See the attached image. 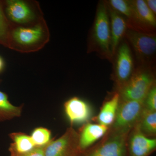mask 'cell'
I'll return each mask as SVG.
<instances>
[{"label":"cell","instance_id":"9","mask_svg":"<svg viewBox=\"0 0 156 156\" xmlns=\"http://www.w3.org/2000/svg\"><path fill=\"white\" fill-rule=\"evenodd\" d=\"M132 17L127 21L128 28L147 33H155L156 15L147 7L145 1H131Z\"/></svg>","mask_w":156,"mask_h":156},{"label":"cell","instance_id":"20","mask_svg":"<svg viewBox=\"0 0 156 156\" xmlns=\"http://www.w3.org/2000/svg\"><path fill=\"white\" fill-rule=\"evenodd\" d=\"M107 5L119 13L123 17H126L127 21L132 17V9L131 1L127 0H110L106 2Z\"/></svg>","mask_w":156,"mask_h":156},{"label":"cell","instance_id":"2","mask_svg":"<svg viewBox=\"0 0 156 156\" xmlns=\"http://www.w3.org/2000/svg\"><path fill=\"white\" fill-rule=\"evenodd\" d=\"M156 84L153 67L139 66L135 69L127 83L117 89L120 99L144 101L151 88Z\"/></svg>","mask_w":156,"mask_h":156},{"label":"cell","instance_id":"10","mask_svg":"<svg viewBox=\"0 0 156 156\" xmlns=\"http://www.w3.org/2000/svg\"><path fill=\"white\" fill-rule=\"evenodd\" d=\"M138 123L128 134L127 144L128 156H149L155 151L156 138L148 137L143 134Z\"/></svg>","mask_w":156,"mask_h":156},{"label":"cell","instance_id":"8","mask_svg":"<svg viewBox=\"0 0 156 156\" xmlns=\"http://www.w3.org/2000/svg\"><path fill=\"white\" fill-rule=\"evenodd\" d=\"M79 133L69 127L60 137L45 146V156H77L79 153Z\"/></svg>","mask_w":156,"mask_h":156},{"label":"cell","instance_id":"26","mask_svg":"<svg viewBox=\"0 0 156 156\" xmlns=\"http://www.w3.org/2000/svg\"><path fill=\"white\" fill-rule=\"evenodd\" d=\"M11 156H13V155H11Z\"/></svg>","mask_w":156,"mask_h":156},{"label":"cell","instance_id":"1","mask_svg":"<svg viewBox=\"0 0 156 156\" xmlns=\"http://www.w3.org/2000/svg\"><path fill=\"white\" fill-rule=\"evenodd\" d=\"M88 48V53L95 52L102 58L113 62L109 17L106 3L103 1L98 5Z\"/></svg>","mask_w":156,"mask_h":156},{"label":"cell","instance_id":"5","mask_svg":"<svg viewBox=\"0 0 156 156\" xmlns=\"http://www.w3.org/2000/svg\"><path fill=\"white\" fill-rule=\"evenodd\" d=\"M46 26L44 23L38 22L32 27H18L12 29L10 36V47L21 50H32L39 48L46 42Z\"/></svg>","mask_w":156,"mask_h":156},{"label":"cell","instance_id":"11","mask_svg":"<svg viewBox=\"0 0 156 156\" xmlns=\"http://www.w3.org/2000/svg\"><path fill=\"white\" fill-rule=\"evenodd\" d=\"M64 110L72 124H86L92 119L93 112L89 103L77 97H73L65 102Z\"/></svg>","mask_w":156,"mask_h":156},{"label":"cell","instance_id":"14","mask_svg":"<svg viewBox=\"0 0 156 156\" xmlns=\"http://www.w3.org/2000/svg\"><path fill=\"white\" fill-rule=\"evenodd\" d=\"M108 127L99 124H84L79 134V153L87 150L106 134Z\"/></svg>","mask_w":156,"mask_h":156},{"label":"cell","instance_id":"24","mask_svg":"<svg viewBox=\"0 0 156 156\" xmlns=\"http://www.w3.org/2000/svg\"><path fill=\"white\" fill-rule=\"evenodd\" d=\"M147 7L155 15L156 14V0H146L145 1Z\"/></svg>","mask_w":156,"mask_h":156},{"label":"cell","instance_id":"25","mask_svg":"<svg viewBox=\"0 0 156 156\" xmlns=\"http://www.w3.org/2000/svg\"><path fill=\"white\" fill-rule=\"evenodd\" d=\"M5 67V62L2 58L0 56V73L2 72Z\"/></svg>","mask_w":156,"mask_h":156},{"label":"cell","instance_id":"7","mask_svg":"<svg viewBox=\"0 0 156 156\" xmlns=\"http://www.w3.org/2000/svg\"><path fill=\"white\" fill-rule=\"evenodd\" d=\"M143 102L120 99L114 122L110 128L131 130L139 122L144 108Z\"/></svg>","mask_w":156,"mask_h":156},{"label":"cell","instance_id":"15","mask_svg":"<svg viewBox=\"0 0 156 156\" xmlns=\"http://www.w3.org/2000/svg\"><path fill=\"white\" fill-rule=\"evenodd\" d=\"M120 101L119 94L115 92L104 103L96 117L98 124L110 128L113 124Z\"/></svg>","mask_w":156,"mask_h":156},{"label":"cell","instance_id":"6","mask_svg":"<svg viewBox=\"0 0 156 156\" xmlns=\"http://www.w3.org/2000/svg\"><path fill=\"white\" fill-rule=\"evenodd\" d=\"M113 62L114 64L113 76L118 89L128 82L135 69L132 51L127 41L123 40L120 43Z\"/></svg>","mask_w":156,"mask_h":156},{"label":"cell","instance_id":"12","mask_svg":"<svg viewBox=\"0 0 156 156\" xmlns=\"http://www.w3.org/2000/svg\"><path fill=\"white\" fill-rule=\"evenodd\" d=\"M5 3L6 16L12 22L25 24L35 19V13L27 2L21 0H9Z\"/></svg>","mask_w":156,"mask_h":156},{"label":"cell","instance_id":"3","mask_svg":"<svg viewBox=\"0 0 156 156\" xmlns=\"http://www.w3.org/2000/svg\"><path fill=\"white\" fill-rule=\"evenodd\" d=\"M131 130L109 128L100 141L77 156H128L127 140Z\"/></svg>","mask_w":156,"mask_h":156},{"label":"cell","instance_id":"22","mask_svg":"<svg viewBox=\"0 0 156 156\" xmlns=\"http://www.w3.org/2000/svg\"><path fill=\"white\" fill-rule=\"evenodd\" d=\"M144 106L146 109L156 111V85L151 88L144 101Z\"/></svg>","mask_w":156,"mask_h":156},{"label":"cell","instance_id":"23","mask_svg":"<svg viewBox=\"0 0 156 156\" xmlns=\"http://www.w3.org/2000/svg\"><path fill=\"white\" fill-rule=\"evenodd\" d=\"M44 147H36L33 150L27 153L17 156H45Z\"/></svg>","mask_w":156,"mask_h":156},{"label":"cell","instance_id":"13","mask_svg":"<svg viewBox=\"0 0 156 156\" xmlns=\"http://www.w3.org/2000/svg\"><path fill=\"white\" fill-rule=\"evenodd\" d=\"M107 5L110 23L111 49L114 58L119 45L125 38L128 27L126 18Z\"/></svg>","mask_w":156,"mask_h":156},{"label":"cell","instance_id":"18","mask_svg":"<svg viewBox=\"0 0 156 156\" xmlns=\"http://www.w3.org/2000/svg\"><path fill=\"white\" fill-rule=\"evenodd\" d=\"M138 124L140 131L144 135L148 137H155L156 111L144 108Z\"/></svg>","mask_w":156,"mask_h":156},{"label":"cell","instance_id":"4","mask_svg":"<svg viewBox=\"0 0 156 156\" xmlns=\"http://www.w3.org/2000/svg\"><path fill=\"white\" fill-rule=\"evenodd\" d=\"M125 38L134 51L139 66L153 67L156 52L155 33L128 28Z\"/></svg>","mask_w":156,"mask_h":156},{"label":"cell","instance_id":"17","mask_svg":"<svg viewBox=\"0 0 156 156\" xmlns=\"http://www.w3.org/2000/svg\"><path fill=\"white\" fill-rule=\"evenodd\" d=\"M22 106H16L9 101L6 93L0 91V122L19 117L22 113Z\"/></svg>","mask_w":156,"mask_h":156},{"label":"cell","instance_id":"19","mask_svg":"<svg viewBox=\"0 0 156 156\" xmlns=\"http://www.w3.org/2000/svg\"><path fill=\"white\" fill-rule=\"evenodd\" d=\"M3 5L0 2V44L9 48L12 28L11 23L5 13Z\"/></svg>","mask_w":156,"mask_h":156},{"label":"cell","instance_id":"21","mask_svg":"<svg viewBox=\"0 0 156 156\" xmlns=\"http://www.w3.org/2000/svg\"><path fill=\"white\" fill-rule=\"evenodd\" d=\"M51 135L50 130L39 127L33 131L30 136L36 147H43L51 141Z\"/></svg>","mask_w":156,"mask_h":156},{"label":"cell","instance_id":"16","mask_svg":"<svg viewBox=\"0 0 156 156\" xmlns=\"http://www.w3.org/2000/svg\"><path fill=\"white\" fill-rule=\"evenodd\" d=\"M10 137L13 140L9 151L11 155L17 156L27 153L36 147L30 136L22 132H14L10 134Z\"/></svg>","mask_w":156,"mask_h":156}]
</instances>
